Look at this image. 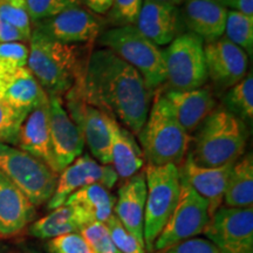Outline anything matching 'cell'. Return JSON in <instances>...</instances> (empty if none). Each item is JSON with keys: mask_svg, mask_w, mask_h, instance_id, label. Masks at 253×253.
<instances>
[{"mask_svg": "<svg viewBox=\"0 0 253 253\" xmlns=\"http://www.w3.org/2000/svg\"><path fill=\"white\" fill-rule=\"evenodd\" d=\"M81 93L84 101L138 135L150 109L151 93L142 75L107 48L88 56Z\"/></svg>", "mask_w": 253, "mask_h": 253, "instance_id": "cell-1", "label": "cell"}, {"mask_svg": "<svg viewBox=\"0 0 253 253\" xmlns=\"http://www.w3.org/2000/svg\"><path fill=\"white\" fill-rule=\"evenodd\" d=\"M27 67L48 96L61 97L84 77L86 62L78 45L59 42L32 28Z\"/></svg>", "mask_w": 253, "mask_h": 253, "instance_id": "cell-2", "label": "cell"}, {"mask_svg": "<svg viewBox=\"0 0 253 253\" xmlns=\"http://www.w3.org/2000/svg\"><path fill=\"white\" fill-rule=\"evenodd\" d=\"M249 126L224 108H216L199 126L188 155L198 166L217 168L233 164L245 153Z\"/></svg>", "mask_w": 253, "mask_h": 253, "instance_id": "cell-3", "label": "cell"}, {"mask_svg": "<svg viewBox=\"0 0 253 253\" xmlns=\"http://www.w3.org/2000/svg\"><path fill=\"white\" fill-rule=\"evenodd\" d=\"M137 136L144 160L150 166L173 164L179 168L192 143L191 135L177 121L164 95L156 96Z\"/></svg>", "mask_w": 253, "mask_h": 253, "instance_id": "cell-4", "label": "cell"}, {"mask_svg": "<svg viewBox=\"0 0 253 253\" xmlns=\"http://www.w3.org/2000/svg\"><path fill=\"white\" fill-rule=\"evenodd\" d=\"M97 39L102 48L112 50L140 73L151 91L166 82L163 49L145 38L134 25L104 30Z\"/></svg>", "mask_w": 253, "mask_h": 253, "instance_id": "cell-5", "label": "cell"}, {"mask_svg": "<svg viewBox=\"0 0 253 253\" xmlns=\"http://www.w3.org/2000/svg\"><path fill=\"white\" fill-rule=\"evenodd\" d=\"M147 183V199H145L143 240L147 253L153 252L154 243L173 209L178 202L181 192V175L179 168L173 164L150 166L144 169Z\"/></svg>", "mask_w": 253, "mask_h": 253, "instance_id": "cell-6", "label": "cell"}, {"mask_svg": "<svg viewBox=\"0 0 253 253\" xmlns=\"http://www.w3.org/2000/svg\"><path fill=\"white\" fill-rule=\"evenodd\" d=\"M0 171L34 207L48 203L55 191L59 176L33 155L2 143H0Z\"/></svg>", "mask_w": 253, "mask_h": 253, "instance_id": "cell-7", "label": "cell"}, {"mask_svg": "<svg viewBox=\"0 0 253 253\" xmlns=\"http://www.w3.org/2000/svg\"><path fill=\"white\" fill-rule=\"evenodd\" d=\"M166 82L171 90H192L208 81L204 41L185 32L163 49Z\"/></svg>", "mask_w": 253, "mask_h": 253, "instance_id": "cell-8", "label": "cell"}, {"mask_svg": "<svg viewBox=\"0 0 253 253\" xmlns=\"http://www.w3.org/2000/svg\"><path fill=\"white\" fill-rule=\"evenodd\" d=\"M208 203L181 177L178 202L166 226L155 240L153 251H158L203 235L208 226Z\"/></svg>", "mask_w": 253, "mask_h": 253, "instance_id": "cell-9", "label": "cell"}, {"mask_svg": "<svg viewBox=\"0 0 253 253\" xmlns=\"http://www.w3.org/2000/svg\"><path fill=\"white\" fill-rule=\"evenodd\" d=\"M67 113L84 135L91 157L104 166H112L110 153V119L112 116L90 106L81 93V80L66 94Z\"/></svg>", "mask_w": 253, "mask_h": 253, "instance_id": "cell-10", "label": "cell"}, {"mask_svg": "<svg viewBox=\"0 0 253 253\" xmlns=\"http://www.w3.org/2000/svg\"><path fill=\"white\" fill-rule=\"evenodd\" d=\"M203 235L221 253H253V208L221 205Z\"/></svg>", "mask_w": 253, "mask_h": 253, "instance_id": "cell-11", "label": "cell"}, {"mask_svg": "<svg viewBox=\"0 0 253 253\" xmlns=\"http://www.w3.org/2000/svg\"><path fill=\"white\" fill-rule=\"evenodd\" d=\"M107 19L82 5L69 7L54 17L32 24V28L68 45L93 43L106 28Z\"/></svg>", "mask_w": 253, "mask_h": 253, "instance_id": "cell-12", "label": "cell"}, {"mask_svg": "<svg viewBox=\"0 0 253 253\" xmlns=\"http://www.w3.org/2000/svg\"><path fill=\"white\" fill-rule=\"evenodd\" d=\"M118 181L119 176L112 166L99 163L89 154L81 155L59 173L55 191L47 209L54 210L61 207L69 196L84 186L100 184L110 190Z\"/></svg>", "mask_w": 253, "mask_h": 253, "instance_id": "cell-13", "label": "cell"}, {"mask_svg": "<svg viewBox=\"0 0 253 253\" xmlns=\"http://www.w3.org/2000/svg\"><path fill=\"white\" fill-rule=\"evenodd\" d=\"M49 130L55 171L59 173L81 156L86 143L77 126L61 102V97L48 96Z\"/></svg>", "mask_w": 253, "mask_h": 253, "instance_id": "cell-14", "label": "cell"}, {"mask_svg": "<svg viewBox=\"0 0 253 253\" xmlns=\"http://www.w3.org/2000/svg\"><path fill=\"white\" fill-rule=\"evenodd\" d=\"M204 56L208 79L219 89H230L248 74V54L224 36L205 43Z\"/></svg>", "mask_w": 253, "mask_h": 253, "instance_id": "cell-15", "label": "cell"}, {"mask_svg": "<svg viewBox=\"0 0 253 253\" xmlns=\"http://www.w3.org/2000/svg\"><path fill=\"white\" fill-rule=\"evenodd\" d=\"M134 26L158 47L172 42L184 27L179 7L157 0H144Z\"/></svg>", "mask_w": 253, "mask_h": 253, "instance_id": "cell-16", "label": "cell"}, {"mask_svg": "<svg viewBox=\"0 0 253 253\" xmlns=\"http://www.w3.org/2000/svg\"><path fill=\"white\" fill-rule=\"evenodd\" d=\"M233 164L217 168L203 167L198 166L189 155H186L184 162L179 167V175L182 178L207 201L210 218L223 205L227 178Z\"/></svg>", "mask_w": 253, "mask_h": 253, "instance_id": "cell-17", "label": "cell"}, {"mask_svg": "<svg viewBox=\"0 0 253 253\" xmlns=\"http://www.w3.org/2000/svg\"><path fill=\"white\" fill-rule=\"evenodd\" d=\"M179 8L182 23L188 32L212 42L224 36L229 9L213 0H184Z\"/></svg>", "mask_w": 253, "mask_h": 253, "instance_id": "cell-18", "label": "cell"}, {"mask_svg": "<svg viewBox=\"0 0 253 253\" xmlns=\"http://www.w3.org/2000/svg\"><path fill=\"white\" fill-rule=\"evenodd\" d=\"M47 99L48 95L27 66L0 75V100L15 112L27 116Z\"/></svg>", "mask_w": 253, "mask_h": 253, "instance_id": "cell-19", "label": "cell"}, {"mask_svg": "<svg viewBox=\"0 0 253 253\" xmlns=\"http://www.w3.org/2000/svg\"><path fill=\"white\" fill-rule=\"evenodd\" d=\"M177 121L190 135L216 109V99L209 87L192 90H169L164 94Z\"/></svg>", "mask_w": 253, "mask_h": 253, "instance_id": "cell-20", "label": "cell"}, {"mask_svg": "<svg viewBox=\"0 0 253 253\" xmlns=\"http://www.w3.org/2000/svg\"><path fill=\"white\" fill-rule=\"evenodd\" d=\"M145 199H147V183H145L144 171H140L123 182V184L119 188L118 198L114 205V214L142 244H144L143 224Z\"/></svg>", "mask_w": 253, "mask_h": 253, "instance_id": "cell-21", "label": "cell"}, {"mask_svg": "<svg viewBox=\"0 0 253 253\" xmlns=\"http://www.w3.org/2000/svg\"><path fill=\"white\" fill-rule=\"evenodd\" d=\"M17 148L39 158L56 172L50 143L48 99L36 107L24 120Z\"/></svg>", "mask_w": 253, "mask_h": 253, "instance_id": "cell-22", "label": "cell"}, {"mask_svg": "<svg viewBox=\"0 0 253 253\" xmlns=\"http://www.w3.org/2000/svg\"><path fill=\"white\" fill-rule=\"evenodd\" d=\"M36 217V207L0 171V237L21 232Z\"/></svg>", "mask_w": 253, "mask_h": 253, "instance_id": "cell-23", "label": "cell"}, {"mask_svg": "<svg viewBox=\"0 0 253 253\" xmlns=\"http://www.w3.org/2000/svg\"><path fill=\"white\" fill-rule=\"evenodd\" d=\"M116 198L109 189L100 184L84 186L66 199L63 204L72 208L81 229L94 221L106 223L114 213Z\"/></svg>", "mask_w": 253, "mask_h": 253, "instance_id": "cell-24", "label": "cell"}, {"mask_svg": "<svg viewBox=\"0 0 253 253\" xmlns=\"http://www.w3.org/2000/svg\"><path fill=\"white\" fill-rule=\"evenodd\" d=\"M110 153L112 167L119 178L128 179L144 167V156L135 135L115 119H110Z\"/></svg>", "mask_w": 253, "mask_h": 253, "instance_id": "cell-25", "label": "cell"}, {"mask_svg": "<svg viewBox=\"0 0 253 253\" xmlns=\"http://www.w3.org/2000/svg\"><path fill=\"white\" fill-rule=\"evenodd\" d=\"M224 207L253 208V157L243 155L231 168L227 178Z\"/></svg>", "mask_w": 253, "mask_h": 253, "instance_id": "cell-26", "label": "cell"}, {"mask_svg": "<svg viewBox=\"0 0 253 253\" xmlns=\"http://www.w3.org/2000/svg\"><path fill=\"white\" fill-rule=\"evenodd\" d=\"M80 230L81 226L72 208L63 204L34 221L30 227V233L36 238L49 240L66 233L80 232Z\"/></svg>", "mask_w": 253, "mask_h": 253, "instance_id": "cell-27", "label": "cell"}, {"mask_svg": "<svg viewBox=\"0 0 253 253\" xmlns=\"http://www.w3.org/2000/svg\"><path fill=\"white\" fill-rule=\"evenodd\" d=\"M223 108L251 125L253 120V77L252 72L231 87L223 97Z\"/></svg>", "mask_w": 253, "mask_h": 253, "instance_id": "cell-28", "label": "cell"}, {"mask_svg": "<svg viewBox=\"0 0 253 253\" xmlns=\"http://www.w3.org/2000/svg\"><path fill=\"white\" fill-rule=\"evenodd\" d=\"M224 37L240 47L246 54L253 53V17L237 11H227Z\"/></svg>", "mask_w": 253, "mask_h": 253, "instance_id": "cell-29", "label": "cell"}, {"mask_svg": "<svg viewBox=\"0 0 253 253\" xmlns=\"http://www.w3.org/2000/svg\"><path fill=\"white\" fill-rule=\"evenodd\" d=\"M80 233L87 243L90 253H119L110 238L106 223L94 221L87 224L80 230Z\"/></svg>", "mask_w": 253, "mask_h": 253, "instance_id": "cell-30", "label": "cell"}, {"mask_svg": "<svg viewBox=\"0 0 253 253\" xmlns=\"http://www.w3.org/2000/svg\"><path fill=\"white\" fill-rule=\"evenodd\" d=\"M106 225L109 230L110 238L120 253H147L144 244L122 225L115 214H112L106 221Z\"/></svg>", "mask_w": 253, "mask_h": 253, "instance_id": "cell-31", "label": "cell"}, {"mask_svg": "<svg viewBox=\"0 0 253 253\" xmlns=\"http://www.w3.org/2000/svg\"><path fill=\"white\" fill-rule=\"evenodd\" d=\"M26 116L0 100V143L17 147L19 131Z\"/></svg>", "mask_w": 253, "mask_h": 253, "instance_id": "cell-32", "label": "cell"}, {"mask_svg": "<svg viewBox=\"0 0 253 253\" xmlns=\"http://www.w3.org/2000/svg\"><path fill=\"white\" fill-rule=\"evenodd\" d=\"M77 5H81L80 0H26L27 13L32 24L54 17Z\"/></svg>", "mask_w": 253, "mask_h": 253, "instance_id": "cell-33", "label": "cell"}, {"mask_svg": "<svg viewBox=\"0 0 253 253\" xmlns=\"http://www.w3.org/2000/svg\"><path fill=\"white\" fill-rule=\"evenodd\" d=\"M0 18L19 28L26 37H31L32 23L26 0H0Z\"/></svg>", "mask_w": 253, "mask_h": 253, "instance_id": "cell-34", "label": "cell"}, {"mask_svg": "<svg viewBox=\"0 0 253 253\" xmlns=\"http://www.w3.org/2000/svg\"><path fill=\"white\" fill-rule=\"evenodd\" d=\"M28 54L26 42L0 43V75L26 67Z\"/></svg>", "mask_w": 253, "mask_h": 253, "instance_id": "cell-35", "label": "cell"}, {"mask_svg": "<svg viewBox=\"0 0 253 253\" xmlns=\"http://www.w3.org/2000/svg\"><path fill=\"white\" fill-rule=\"evenodd\" d=\"M144 0H113L107 23L113 24L114 27L135 25L140 14Z\"/></svg>", "mask_w": 253, "mask_h": 253, "instance_id": "cell-36", "label": "cell"}, {"mask_svg": "<svg viewBox=\"0 0 253 253\" xmlns=\"http://www.w3.org/2000/svg\"><path fill=\"white\" fill-rule=\"evenodd\" d=\"M47 250L49 253H90L87 243L80 232L66 233L48 240Z\"/></svg>", "mask_w": 253, "mask_h": 253, "instance_id": "cell-37", "label": "cell"}, {"mask_svg": "<svg viewBox=\"0 0 253 253\" xmlns=\"http://www.w3.org/2000/svg\"><path fill=\"white\" fill-rule=\"evenodd\" d=\"M150 253H221L210 240L207 238H196L185 240V242L178 243L169 248L153 251Z\"/></svg>", "mask_w": 253, "mask_h": 253, "instance_id": "cell-38", "label": "cell"}, {"mask_svg": "<svg viewBox=\"0 0 253 253\" xmlns=\"http://www.w3.org/2000/svg\"><path fill=\"white\" fill-rule=\"evenodd\" d=\"M30 38L25 36L19 28L0 18V43L28 42Z\"/></svg>", "mask_w": 253, "mask_h": 253, "instance_id": "cell-39", "label": "cell"}, {"mask_svg": "<svg viewBox=\"0 0 253 253\" xmlns=\"http://www.w3.org/2000/svg\"><path fill=\"white\" fill-rule=\"evenodd\" d=\"M230 11H237L253 17V0H213Z\"/></svg>", "mask_w": 253, "mask_h": 253, "instance_id": "cell-40", "label": "cell"}, {"mask_svg": "<svg viewBox=\"0 0 253 253\" xmlns=\"http://www.w3.org/2000/svg\"><path fill=\"white\" fill-rule=\"evenodd\" d=\"M81 5L94 12L95 14L103 15L109 12L113 0H80Z\"/></svg>", "mask_w": 253, "mask_h": 253, "instance_id": "cell-41", "label": "cell"}, {"mask_svg": "<svg viewBox=\"0 0 253 253\" xmlns=\"http://www.w3.org/2000/svg\"><path fill=\"white\" fill-rule=\"evenodd\" d=\"M157 1L167 2V4H170V5H173V6H177V7H179V6L183 4V1H184V0H157Z\"/></svg>", "mask_w": 253, "mask_h": 253, "instance_id": "cell-42", "label": "cell"}, {"mask_svg": "<svg viewBox=\"0 0 253 253\" xmlns=\"http://www.w3.org/2000/svg\"><path fill=\"white\" fill-rule=\"evenodd\" d=\"M30 253H39V252H34V251H32V252H30Z\"/></svg>", "mask_w": 253, "mask_h": 253, "instance_id": "cell-43", "label": "cell"}, {"mask_svg": "<svg viewBox=\"0 0 253 253\" xmlns=\"http://www.w3.org/2000/svg\"><path fill=\"white\" fill-rule=\"evenodd\" d=\"M119 253H120V252H119Z\"/></svg>", "mask_w": 253, "mask_h": 253, "instance_id": "cell-44", "label": "cell"}]
</instances>
